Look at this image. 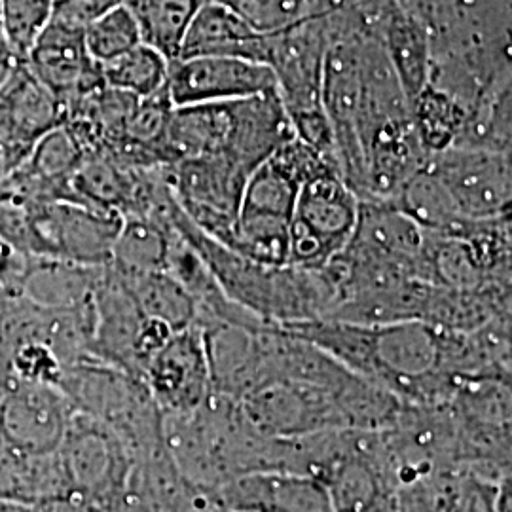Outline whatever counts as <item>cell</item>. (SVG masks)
<instances>
[{"instance_id":"obj_13","label":"cell","mask_w":512,"mask_h":512,"mask_svg":"<svg viewBox=\"0 0 512 512\" xmlns=\"http://www.w3.org/2000/svg\"><path fill=\"white\" fill-rule=\"evenodd\" d=\"M219 512H336L325 486L310 475L260 471L203 495Z\"/></svg>"},{"instance_id":"obj_32","label":"cell","mask_w":512,"mask_h":512,"mask_svg":"<svg viewBox=\"0 0 512 512\" xmlns=\"http://www.w3.org/2000/svg\"><path fill=\"white\" fill-rule=\"evenodd\" d=\"M14 63L16 61H12V59H0V88H2L4 80H6V76L10 73V69L14 67Z\"/></svg>"},{"instance_id":"obj_20","label":"cell","mask_w":512,"mask_h":512,"mask_svg":"<svg viewBox=\"0 0 512 512\" xmlns=\"http://www.w3.org/2000/svg\"><path fill=\"white\" fill-rule=\"evenodd\" d=\"M389 203L427 234L450 236L465 222L444 184L427 164L401 184Z\"/></svg>"},{"instance_id":"obj_15","label":"cell","mask_w":512,"mask_h":512,"mask_svg":"<svg viewBox=\"0 0 512 512\" xmlns=\"http://www.w3.org/2000/svg\"><path fill=\"white\" fill-rule=\"evenodd\" d=\"M65 122V105L25 61H16L0 88V135L23 158L40 137Z\"/></svg>"},{"instance_id":"obj_23","label":"cell","mask_w":512,"mask_h":512,"mask_svg":"<svg viewBox=\"0 0 512 512\" xmlns=\"http://www.w3.org/2000/svg\"><path fill=\"white\" fill-rule=\"evenodd\" d=\"M203 0H122L139 25L141 42L171 63L179 57L186 29Z\"/></svg>"},{"instance_id":"obj_3","label":"cell","mask_w":512,"mask_h":512,"mask_svg":"<svg viewBox=\"0 0 512 512\" xmlns=\"http://www.w3.org/2000/svg\"><path fill=\"white\" fill-rule=\"evenodd\" d=\"M359 198L338 171H321L298 188L289 224V266L321 270L348 247Z\"/></svg>"},{"instance_id":"obj_7","label":"cell","mask_w":512,"mask_h":512,"mask_svg":"<svg viewBox=\"0 0 512 512\" xmlns=\"http://www.w3.org/2000/svg\"><path fill=\"white\" fill-rule=\"evenodd\" d=\"M67 492L112 512L126 492L133 458L107 425L76 414L57 448Z\"/></svg>"},{"instance_id":"obj_8","label":"cell","mask_w":512,"mask_h":512,"mask_svg":"<svg viewBox=\"0 0 512 512\" xmlns=\"http://www.w3.org/2000/svg\"><path fill=\"white\" fill-rule=\"evenodd\" d=\"M427 167L444 184L463 219L511 215V152L450 147L431 154Z\"/></svg>"},{"instance_id":"obj_12","label":"cell","mask_w":512,"mask_h":512,"mask_svg":"<svg viewBox=\"0 0 512 512\" xmlns=\"http://www.w3.org/2000/svg\"><path fill=\"white\" fill-rule=\"evenodd\" d=\"M141 378L164 416L198 410L213 393L202 330L173 332L152 355Z\"/></svg>"},{"instance_id":"obj_34","label":"cell","mask_w":512,"mask_h":512,"mask_svg":"<svg viewBox=\"0 0 512 512\" xmlns=\"http://www.w3.org/2000/svg\"><path fill=\"white\" fill-rule=\"evenodd\" d=\"M0 59H12V61H16V59H14V55L10 54V50H8V46H6V42H4V37H2V27H0Z\"/></svg>"},{"instance_id":"obj_27","label":"cell","mask_w":512,"mask_h":512,"mask_svg":"<svg viewBox=\"0 0 512 512\" xmlns=\"http://www.w3.org/2000/svg\"><path fill=\"white\" fill-rule=\"evenodd\" d=\"M84 42L93 61L105 65L139 46L141 33L133 14L124 4H118L84 29Z\"/></svg>"},{"instance_id":"obj_37","label":"cell","mask_w":512,"mask_h":512,"mask_svg":"<svg viewBox=\"0 0 512 512\" xmlns=\"http://www.w3.org/2000/svg\"><path fill=\"white\" fill-rule=\"evenodd\" d=\"M351 2H359V0H349V4H351Z\"/></svg>"},{"instance_id":"obj_39","label":"cell","mask_w":512,"mask_h":512,"mask_svg":"<svg viewBox=\"0 0 512 512\" xmlns=\"http://www.w3.org/2000/svg\"><path fill=\"white\" fill-rule=\"evenodd\" d=\"M215 512H219V511H215Z\"/></svg>"},{"instance_id":"obj_24","label":"cell","mask_w":512,"mask_h":512,"mask_svg":"<svg viewBox=\"0 0 512 512\" xmlns=\"http://www.w3.org/2000/svg\"><path fill=\"white\" fill-rule=\"evenodd\" d=\"M410 114L421 145L429 154L454 147L467 116L456 99L429 84L410 103Z\"/></svg>"},{"instance_id":"obj_31","label":"cell","mask_w":512,"mask_h":512,"mask_svg":"<svg viewBox=\"0 0 512 512\" xmlns=\"http://www.w3.org/2000/svg\"><path fill=\"white\" fill-rule=\"evenodd\" d=\"M18 165V160H16L6 148L0 145V184L4 183V179H6Z\"/></svg>"},{"instance_id":"obj_9","label":"cell","mask_w":512,"mask_h":512,"mask_svg":"<svg viewBox=\"0 0 512 512\" xmlns=\"http://www.w3.org/2000/svg\"><path fill=\"white\" fill-rule=\"evenodd\" d=\"M327 44L325 18H304L268 37L266 65L289 120L325 110L321 90Z\"/></svg>"},{"instance_id":"obj_1","label":"cell","mask_w":512,"mask_h":512,"mask_svg":"<svg viewBox=\"0 0 512 512\" xmlns=\"http://www.w3.org/2000/svg\"><path fill=\"white\" fill-rule=\"evenodd\" d=\"M164 448L200 495L260 471L300 473V440L258 431L238 401L219 393L194 412L164 416Z\"/></svg>"},{"instance_id":"obj_17","label":"cell","mask_w":512,"mask_h":512,"mask_svg":"<svg viewBox=\"0 0 512 512\" xmlns=\"http://www.w3.org/2000/svg\"><path fill=\"white\" fill-rule=\"evenodd\" d=\"M268 37L245 23L226 2L203 0L186 29L179 57L226 55L266 65Z\"/></svg>"},{"instance_id":"obj_26","label":"cell","mask_w":512,"mask_h":512,"mask_svg":"<svg viewBox=\"0 0 512 512\" xmlns=\"http://www.w3.org/2000/svg\"><path fill=\"white\" fill-rule=\"evenodd\" d=\"M52 16V0H0L2 37L16 61H25Z\"/></svg>"},{"instance_id":"obj_19","label":"cell","mask_w":512,"mask_h":512,"mask_svg":"<svg viewBox=\"0 0 512 512\" xmlns=\"http://www.w3.org/2000/svg\"><path fill=\"white\" fill-rule=\"evenodd\" d=\"M167 209L160 215L122 217V226L110 253L109 266L114 272L139 274L150 270H164L171 238V222L167 219Z\"/></svg>"},{"instance_id":"obj_29","label":"cell","mask_w":512,"mask_h":512,"mask_svg":"<svg viewBox=\"0 0 512 512\" xmlns=\"http://www.w3.org/2000/svg\"><path fill=\"white\" fill-rule=\"evenodd\" d=\"M118 4H122V0H57L52 19L84 31L93 19Z\"/></svg>"},{"instance_id":"obj_11","label":"cell","mask_w":512,"mask_h":512,"mask_svg":"<svg viewBox=\"0 0 512 512\" xmlns=\"http://www.w3.org/2000/svg\"><path fill=\"white\" fill-rule=\"evenodd\" d=\"M167 92L175 107L224 103L277 92L272 69L241 57H179L169 63Z\"/></svg>"},{"instance_id":"obj_21","label":"cell","mask_w":512,"mask_h":512,"mask_svg":"<svg viewBox=\"0 0 512 512\" xmlns=\"http://www.w3.org/2000/svg\"><path fill=\"white\" fill-rule=\"evenodd\" d=\"M118 275L128 285L133 298L147 317L164 323L173 332L196 327V300L169 272L150 270L139 274Z\"/></svg>"},{"instance_id":"obj_4","label":"cell","mask_w":512,"mask_h":512,"mask_svg":"<svg viewBox=\"0 0 512 512\" xmlns=\"http://www.w3.org/2000/svg\"><path fill=\"white\" fill-rule=\"evenodd\" d=\"M27 219L25 256L107 266L122 215L86 203L40 202L23 205Z\"/></svg>"},{"instance_id":"obj_38","label":"cell","mask_w":512,"mask_h":512,"mask_svg":"<svg viewBox=\"0 0 512 512\" xmlns=\"http://www.w3.org/2000/svg\"><path fill=\"white\" fill-rule=\"evenodd\" d=\"M52 2H57V0H52Z\"/></svg>"},{"instance_id":"obj_22","label":"cell","mask_w":512,"mask_h":512,"mask_svg":"<svg viewBox=\"0 0 512 512\" xmlns=\"http://www.w3.org/2000/svg\"><path fill=\"white\" fill-rule=\"evenodd\" d=\"M302 181L275 154L249 175L238 217L291 222Z\"/></svg>"},{"instance_id":"obj_6","label":"cell","mask_w":512,"mask_h":512,"mask_svg":"<svg viewBox=\"0 0 512 512\" xmlns=\"http://www.w3.org/2000/svg\"><path fill=\"white\" fill-rule=\"evenodd\" d=\"M251 171L226 156H198L165 165L171 194L203 234L228 245Z\"/></svg>"},{"instance_id":"obj_14","label":"cell","mask_w":512,"mask_h":512,"mask_svg":"<svg viewBox=\"0 0 512 512\" xmlns=\"http://www.w3.org/2000/svg\"><path fill=\"white\" fill-rule=\"evenodd\" d=\"M25 65L63 105L105 84L101 67L86 50L84 31L55 19L38 37Z\"/></svg>"},{"instance_id":"obj_2","label":"cell","mask_w":512,"mask_h":512,"mask_svg":"<svg viewBox=\"0 0 512 512\" xmlns=\"http://www.w3.org/2000/svg\"><path fill=\"white\" fill-rule=\"evenodd\" d=\"M55 385L76 414L99 421L116 433L133 463L164 452V414L143 378L86 357L65 366Z\"/></svg>"},{"instance_id":"obj_16","label":"cell","mask_w":512,"mask_h":512,"mask_svg":"<svg viewBox=\"0 0 512 512\" xmlns=\"http://www.w3.org/2000/svg\"><path fill=\"white\" fill-rule=\"evenodd\" d=\"M105 266H86L69 260L25 256L18 293L44 310H80L93 302Z\"/></svg>"},{"instance_id":"obj_35","label":"cell","mask_w":512,"mask_h":512,"mask_svg":"<svg viewBox=\"0 0 512 512\" xmlns=\"http://www.w3.org/2000/svg\"><path fill=\"white\" fill-rule=\"evenodd\" d=\"M4 382H6V378H0V395H2V389H4Z\"/></svg>"},{"instance_id":"obj_33","label":"cell","mask_w":512,"mask_h":512,"mask_svg":"<svg viewBox=\"0 0 512 512\" xmlns=\"http://www.w3.org/2000/svg\"><path fill=\"white\" fill-rule=\"evenodd\" d=\"M0 512H29V509L21 507V505H14V503L0 501Z\"/></svg>"},{"instance_id":"obj_18","label":"cell","mask_w":512,"mask_h":512,"mask_svg":"<svg viewBox=\"0 0 512 512\" xmlns=\"http://www.w3.org/2000/svg\"><path fill=\"white\" fill-rule=\"evenodd\" d=\"M65 492L57 450L52 454H29L0 439V501L31 509Z\"/></svg>"},{"instance_id":"obj_28","label":"cell","mask_w":512,"mask_h":512,"mask_svg":"<svg viewBox=\"0 0 512 512\" xmlns=\"http://www.w3.org/2000/svg\"><path fill=\"white\" fill-rule=\"evenodd\" d=\"M262 35L283 31L306 18V0H222Z\"/></svg>"},{"instance_id":"obj_5","label":"cell","mask_w":512,"mask_h":512,"mask_svg":"<svg viewBox=\"0 0 512 512\" xmlns=\"http://www.w3.org/2000/svg\"><path fill=\"white\" fill-rule=\"evenodd\" d=\"M171 334L167 325L143 313L128 285L107 264L93 294V359L141 378Z\"/></svg>"},{"instance_id":"obj_25","label":"cell","mask_w":512,"mask_h":512,"mask_svg":"<svg viewBox=\"0 0 512 512\" xmlns=\"http://www.w3.org/2000/svg\"><path fill=\"white\" fill-rule=\"evenodd\" d=\"M101 67L103 82L137 99L160 92L167 86L169 61L158 50L139 44Z\"/></svg>"},{"instance_id":"obj_10","label":"cell","mask_w":512,"mask_h":512,"mask_svg":"<svg viewBox=\"0 0 512 512\" xmlns=\"http://www.w3.org/2000/svg\"><path fill=\"white\" fill-rule=\"evenodd\" d=\"M74 410L48 382L6 378L0 395V439L29 454H52L65 437Z\"/></svg>"},{"instance_id":"obj_36","label":"cell","mask_w":512,"mask_h":512,"mask_svg":"<svg viewBox=\"0 0 512 512\" xmlns=\"http://www.w3.org/2000/svg\"><path fill=\"white\" fill-rule=\"evenodd\" d=\"M0 378H6V376H4V368H2V361H0Z\"/></svg>"},{"instance_id":"obj_30","label":"cell","mask_w":512,"mask_h":512,"mask_svg":"<svg viewBox=\"0 0 512 512\" xmlns=\"http://www.w3.org/2000/svg\"><path fill=\"white\" fill-rule=\"evenodd\" d=\"M29 512H109L103 509L101 505L93 503L90 499L82 497V495L73 494V492H65V494L54 495L48 497L44 501H40L37 505H33Z\"/></svg>"}]
</instances>
